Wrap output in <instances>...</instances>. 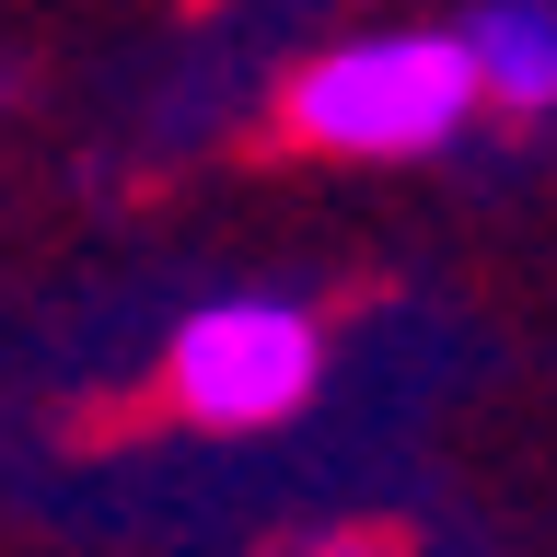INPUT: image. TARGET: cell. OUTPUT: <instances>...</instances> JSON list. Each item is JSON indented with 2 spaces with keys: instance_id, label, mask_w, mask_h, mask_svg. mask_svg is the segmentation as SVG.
Listing matches in <instances>:
<instances>
[{
  "instance_id": "obj_3",
  "label": "cell",
  "mask_w": 557,
  "mask_h": 557,
  "mask_svg": "<svg viewBox=\"0 0 557 557\" xmlns=\"http://www.w3.org/2000/svg\"><path fill=\"white\" fill-rule=\"evenodd\" d=\"M465 59H476V94L487 104H557V12L499 0V12L465 24Z\"/></svg>"
},
{
  "instance_id": "obj_2",
  "label": "cell",
  "mask_w": 557,
  "mask_h": 557,
  "mask_svg": "<svg viewBox=\"0 0 557 557\" xmlns=\"http://www.w3.org/2000/svg\"><path fill=\"white\" fill-rule=\"evenodd\" d=\"M313 313L290 302H209L186 337H174V407L209 418V430H268L313 395Z\"/></svg>"
},
{
  "instance_id": "obj_1",
  "label": "cell",
  "mask_w": 557,
  "mask_h": 557,
  "mask_svg": "<svg viewBox=\"0 0 557 557\" xmlns=\"http://www.w3.org/2000/svg\"><path fill=\"white\" fill-rule=\"evenodd\" d=\"M465 104H476L465 35H372L290 82V128L313 151H430L465 128Z\"/></svg>"
}]
</instances>
